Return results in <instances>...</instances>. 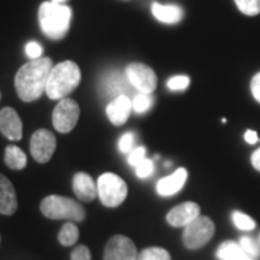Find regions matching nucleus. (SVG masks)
Returning a JSON list of instances; mask_svg holds the SVG:
<instances>
[{
	"label": "nucleus",
	"instance_id": "1",
	"mask_svg": "<svg viewBox=\"0 0 260 260\" xmlns=\"http://www.w3.org/2000/svg\"><path fill=\"white\" fill-rule=\"evenodd\" d=\"M53 67L51 58L41 57L19 68L15 76V87L19 99L31 103L46 92L47 81Z\"/></svg>",
	"mask_w": 260,
	"mask_h": 260
},
{
	"label": "nucleus",
	"instance_id": "2",
	"mask_svg": "<svg viewBox=\"0 0 260 260\" xmlns=\"http://www.w3.org/2000/svg\"><path fill=\"white\" fill-rule=\"evenodd\" d=\"M81 81V71L71 60L54 65L48 77L46 94L52 100H61L73 93Z\"/></svg>",
	"mask_w": 260,
	"mask_h": 260
},
{
	"label": "nucleus",
	"instance_id": "3",
	"mask_svg": "<svg viewBox=\"0 0 260 260\" xmlns=\"http://www.w3.org/2000/svg\"><path fill=\"white\" fill-rule=\"evenodd\" d=\"M71 10L53 2L44 3L39 9V23L46 37L53 40L64 38L70 27Z\"/></svg>",
	"mask_w": 260,
	"mask_h": 260
},
{
	"label": "nucleus",
	"instance_id": "4",
	"mask_svg": "<svg viewBox=\"0 0 260 260\" xmlns=\"http://www.w3.org/2000/svg\"><path fill=\"white\" fill-rule=\"evenodd\" d=\"M40 210L50 219H68L82 222L86 217L83 207L70 198L60 195H50L41 201Z\"/></svg>",
	"mask_w": 260,
	"mask_h": 260
},
{
	"label": "nucleus",
	"instance_id": "5",
	"mask_svg": "<svg viewBox=\"0 0 260 260\" xmlns=\"http://www.w3.org/2000/svg\"><path fill=\"white\" fill-rule=\"evenodd\" d=\"M98 197L107 207L119 206L125 200L128 187L121 177L112 172H106L96 182Z\"/></svg>",
	"mask_w": 260,
	"mask_h": 260
},
{
	"label": "nucleus",
	"instance_id": "6",
	"mask_svg": "<svg viewBox=\"0 0 260 260\" xmlns=\"http://www.w3.org/2000/svg\"><path fill=\"white\" fill-rule=\"evenodd\" d=\"M214 234V224L209 217L199 216L188 224L183 233V243L187 248L198 249L206 245Z\"/></svg>",
	"mask_w": 260,
	"mask_h": 260
},
{
	"label": "nucleus",
	"instance_id": "7",
	"mask_svg": "<svg viewBox=\"0 0 260 260\" xmlns=\"http://www.w3.org/2000/svg\"><path fill=\"white\" fill-rule=\"evenodd\" d=\"M80 117V107L75 100L70 98L61 99L53 110L52 122L56 130L63 134L70 133L77 124Z\"/></svg>",
	"mask_w": 260,
	"mask_h": 260
},
{
	"label": "nucleus",
	"instance_id": "8",
	"mask_svg": "<svg viewBox=\"0 0 260 260\" xmlns=\"http://www.w3.org/2000/svg\"><path fill=\"white\" fill-rule=\"evenodd\" d=\"M124 73L129 82L136 90H139V93L151 94L157 88V75L147 65L141 63L129 64Z\"/></svg>",
	"mask_w": 260,
	"mask_h": 260
},
{
	"label": "nucleus",
	"instance_id": "9",
	"mask_svg": "<svg viewBox=\"0 0 260 260\" xmlns=\"http://www.w3.org/2000/svg\"><path fill=\"white\" fill-rule=\"evenodd\" d=\"M57 147V140L50 130L39 129L30 139V153L38 162H47Z\"/></svg>",
	"mask_w": 260,
	"mask_h": 260
},
{
	"label": "nucleus",
	"instance_id": "10",
	"mask_svg": "<svg viewBox=\"0 0 260 260\" xmlns=\"http://www.w3.org/2000/svg\"><path fill=\"white\" fill-rule=\"evenodd\" d=\"M133 84L129 82L125 73L121 71H110L104 75L99 82V93L105 98H112L116 99L117 96L126 95L132 90ZM134 88V87H133Z\"/></svg>",
	"mask_w": 260,
	"mask_h": 260
},
{
	"label": "nucleus",
	"instance_id": "11",
	"mask_svg": "<svg viewBox=\"0 0 260 260\" xmlns=\"http://www.w3.org/2000/svg\"><path fill=\"white\" fill-rule=\"evenodd\" d=\"M138 252L134 242L129 237L116 235L107 242L104 260H136Z\"/></svg>",
	"mask_w": 260,
	"mask_h": 260
},
{
	"label": "nucleus",
	"instance_id": "12",
	"mask_svg": "<svg viewBox=\"0 0 260 260\" xmlns=\"http://www.w3.org/2000/svg\"><path fill=\"white\" fill-rule=\"evenodd\" d=\"M0 132L11 141H18L22 139L23 125L18 113L11 107H4L0 111Z\"/></svg>",
	"mask_w": 260,
	"mask_h": 260
},
{
	"label": "nucleus",
	"instance_id": "13",
	"mask_svg": "<svg viewBox=\"0 0 260 260\" xmlns=\"http://www.w3.org/2000/svg\"><path fill=\"white\" fill-rule=\"evenodd\" d=\"M200 216V207L199 205L187 201L178 206L174 207L170 212L168 213L167 219L170 225L172 226H187L188 224L193 222Z\"/></svg>",
	"mask_w": 260,
	"mask_h": 260
},
{
	"label": "nucleus",
	"instance_id": "14",
	"mask_svg": "<svg viewBox=\"0 0 260 260\" xmlns=\"http://www.w3.org/2000/svg\"><path fill=\"white\" fill-rule=\"evenodd\" d=\"M133 104L128 95H121L113 99L106 107V115L115 125H122L129 118Z\"/></svg>",
	"mask_w": 260,
	"mask_h": 260
},
{
	"label": "nucleus",
	"instance_id": "15",
	"mask_svg": "<svg viewBox=\"0 0 260 260\" xmlns=\"http://www.w3.org/2000/svg\"><path fill=\"white\" fill-rule=\"evenodd\" d=\"M73 188L76 197L81 201H89L94 200L98 195V186L93 178L86 172H79L74 176Z\"/></svg>",
	"mask_w": 260,
	"mask_h": 260
},
{
	"label": "nucleus",
	"instance_id": "16",
	"mask_svg": "<svg viewBox=\"0 0 260 260\" xmlns=\"http://www.w3.org/2000/svg\"><path fill=\"white\" fill-rule=\"evenodd\" d=\"M17 195L9 178L0 174V213L11 216L17 210Z\"/></svg>",
	"mask_w": 260,
	"mask_h": 260
},
{
	"label": "nucleus",
	"instance_id": "17",
	"mask_svg": "<svg viewBox=\"0 0 260 260\" xmlns=\"http://www.w3.org/2000/svg\"><path fill=\"white\" fill-rule=\"evenodd\" d=\"M187 170L181 168L177 169L170 176L161 178L157 183V191L161 197H170V195L176 194L183 188L187 181Z\"/></svg>",
	"mask_w": 260,
	"mask_h": 260
},
{
	"label": "nucleus",
	"instance_id": "18",
	"mask_svg": "<svg viewBox=\"0 0 260 260\" xmlns=\"http://www.w3.org/2000/svg\"><path fill=\"white\" fill-rule=\"evenodd\" d=\"M152 14L159 22L167 24H174L180 22L183 17V11L176 5H161L154 3L152 5Z\"/></svg>",
	"mask_w": 260,
	"mask_h": 260
},
{
	"label": "nucleus",
	"instance_id": "19",
	"mask_svg": "<svg viewBox=\"0 0 260 260\" xmlns=\"http://www.w3.org/2000/svg\"><path fill=\"white\" fill-rule=\"evenodd\" d=\"M217 256L220 260H253L243 251L242 247L234 241H226L219 246L217 251Z\"/></svg>",
	"mask_w": 260,
	"mask_h": 260
},
{
	"label": "nucleus",
	"instance_id": "20",
	"mask_svg": "<svg viewBox=\"0 0 260 260\" xmlns=\"http://www.w3.org/2000/svg\"><path fill=\"white\" fill-rule=\"evenodd\" d=\"M5 164L12 170H22L27 165V155L21 148L15 145H10L5 149Z\"/></svg>",
	"mask_w": 260,
	"mask_h": 260
},
{
	"label": "nucleus",
	"instance_id": "21",
	"mask_svg": "<svg viewBox=\"0 0 260 260\" xmlns=\"http://www.w3.org/2000/svg\"><path fill=\"white\" fill-rule=\"evenodd\" d=\"M58 240L63 246H73L79 240V229L74 223H65L58 234Z\"/></svg>",
	"mask_w": 260,
	"mask_h": 260
},
{
	"label": "nucleus",
	"instance_id": "22",
	"mask_svg": "<svg viewBox=\"0 0 260 260\" xmlns=\"http://www.w3.org/2000/svg\"><path fill=\"white\" fill-rule=\"evenodd\" d=\"M132 104L133 110H134L136 113H145L151 109L152 105H153V98H152L151 94L139 93L134 96Z\"/></svg>",
	"mask_w": 260,
	"mask_h": 260
},
{
	"label": "nucleus",
	"instance_id": "23",
	"mask_svg": "<svg viewBox=\"0 0 260 260\" xmlns=\"http://www.w3.org/2000/svg\"><path fill=\"white\" fill-rule=\"evenodd\" d=\"M136 260H171V256L164 248L151 247V248H146L140 253Z\"/></svg>",
	"mask_w": 260,
	"mask_h": 260
},
{
	"label": "nucleus",
	"instance_id": "24",
	"mask_svg": "<svg viewBox=\"0 0 260 260\" xmlns=\"http://www.w3.org/2000/svg\"><path fill=\"white\" fill-rule=\"evenodd\" d=\"M237 9L247 16L260 14V0H235Z\"/></svg>",
	"mask_w": 260,
	"mask_h": 260
},
{
	"label": "nucleus",
	"instance_id": "25",
	"mask_svg": "<svg viewBox=\"0 0 260 260\" xmlns=\"http://www.w3.org/2000/svg\"><path fill=\"white\" fill-rule=\"evenodd\" d=\"M233 222L241 230H252L255 228L254 220H253L249 216H247V214L241 212L233 213Z\"/></svg>",
	"mask_w": 260,
	"mask_h": 260
},
{
	"label": "nucleus",
	"instance_id": "26",
	"mask_svg": "<svg viewBox=\"0 0 260 260\" xmlns=\"http://www.w3.org/2000/svg\"><path fill=\"white\" fill-rule=\"evenodd\" d=\"M240 246H241L243 251H245L248 255H251L252 258H255V256L260 255V246L256 243V241L252 239V237H241V240H240Z\"/></svg>",
	"mask_w": 260,
	"mask_h": 260
},
{
	"label": "nucleus",
	"instance_id": "27",
	"mask_svg": "<svg viewBox=\"0 0 260 260\" xmlns=\"http://www.w3.org/2000/svg\"><path fill=\"white\" fill-rule=\"evenodd\" d=\"M189 83V77L184 76V75H177V76L171 77V79L168 81V88L170 90H174V92H178V90L187 89Z\"/></svg>",
	"mask_w": 260,
	"mask_h": 260
},
{
	"label": "nucleus",
	"instance_id": "28",
	"mask_svg": "<svg viewBox=\"0 0 260 260\" xmlns=\"http://www.w3.org/2000/svg\"><path fill=\"white\" fill-rule=\"evenodd\" d=\"M135 169H136V175H138V177L147 178L148 176H151V175L153 174L154 164L151 159L145 158Z\"/></svg>",
	"mask_w": 260,
	"mask_h": 260
},
{
	"label": "nucleus",
	"instance_id": "29",
	"mask_svg": "<svg viewBox=\"0 0 260 260\" xmlns=\"http://www.w3.org/2000/svg\"><path fill=\"white\" fill-rule=\"evenodd\" d=\"M119 151L123 153H130L134 147V134L133 133H125L124 135L119 139L118 142Z\"/></svg>",
	"mask_w": 260,
	"mask_h": 260
},
{
	"label": "nucleus",
	"instance_id": "30",
	"mask_svg": "<svg viewBox=\"0 0 260 260\" xmlns=\"http://www.w3.org/2000/svg\"><path fill=\"white\" fill-rule=\"evenodd\" d=\"M146 158V148L145 147H136L129 153L128 161L132 167H138V165Z\"/></svg>",
	"mask_w": 260,
	"mask_h": 260
},
{
	"label": "nucleus",
	"instance_id": "31",
	"mask_svg": "<svg viewBox=\"0 0 260 260\" xmlns=\"http://www.w3.org/2000/svg\"><path fill=\"white\" fill-rule=\"evenodd\" d=\"M25 53H27V56L30 58L31 60L41 58V54H42L41 45L37 41H29L28 44L25 45Z\"/></svg>",
	"mask_w": 260,
	"mask_h": 260
},
{
	"label": "nucleus",
	"instance_id": "32",
	"mask_svg": "<svg viewBox=\"0 0 260 260\" xmlns=\"http://www.w3.org/2000/svg\"><path fill=\"white\" fill-rule=\"evenodd\" d=\"M71 260H90V252L88 247L79 246L71 253Z\"/></svg>",
	"mask_w": 260,
	"mask_h": 260
},
{
	"label": "nucleus",
	"instance_id": "33",
	"mask_svg": "<svg viewBox=\"0 0 260 260\" xmlns=\"http://www.w3.org/2000/svg\"><path fill=\"white\" fill-rule=\"evenodd\" d=\"M251 90L254 99L258 103H260V73H258L254 77H253L251 82Z\"/></svg>",
	"mask_w": 260,
	"mask_h": 260
},
{
	"label": "nucleus",
	"instance_id": "34",
	"mask_svg": "<svg viewBox=\"0 0 260 260\" xmlns=\"http://www.w3.org/2000/svg\"><path fill=\"white\" fill-rule=\"evenodd\" d=\"M245 140L248 142V144L254 145L258 142L259 138H258V134H256L254 130H247L246 134H245Z\"/></svg>",
	"mask_w": 260,
	"mask_h": 260
},
{
	"label": "nucleus",
	"instance_id": "35",
	"mask_svg": "<svg viewBox=\"0 0 260 260\" xmlns=\"http://www.w3.org/2000/svg\"><path fill=\"white\" fill-rule=\"evenodd\" d=\"M251 160H252L253 167H254L258 171H260V148L256 149L254 153H253Z\"/></svg>",
	"mask_w": 260,
	"mask_h": 260
},
{
	"label": "nucleus",
	"instance_id": "36",
	"mask_svg": "<svg viewBox=\"0 0 260 260\" xmlns=\"http://www.w3.org/2000/svg\"><path fill=\"white\" fill-rule=\"evenodd\" d=\"M53 3H56V4H61V3H64L65 0H52Z\"/></svg>",
	"mask_w": 260,
	"mask_h": 260
}]
</instances>
